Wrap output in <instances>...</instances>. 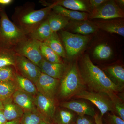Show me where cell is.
I'll list each match as a JSON object with an SVG mask.
<instances>
[{
  "label": "cell",
  "mask_w": 124,
  "mask_h": 124,
  "mask_svg": "<svg viewBox=\"0 0 124 124\" xmlns=\"http://www.w3.org/2000/svg\"><path fill=\"white\" fill-rule=\"evenodd\" d=\"M54 3L55 5L71 10L89 12L88 8L86 4L80 0H60L57 1Z\"/></svg>",
  "instance_id": "cell-23"
},
{
  "label": "cell",
  "mask_w": 124,
  "mask_h": 124,
  "mask_svg": "<svg viewBox=\"0 0 124 124\" xmlns=\"http://www.w3.org/2000/svg\"><path fill=\"white\" fill-rule=\"evenodd\" d=\"M7 122L3 113V110H0V124H4Z\"/></svg>",
  "instance_id": "cell-38"
},
{
  "label": "cell",
  "mask_w": 124,
  "mask_h": 124,
  "mask_svg": "<svg viewBox=\"0 0 124 124\" xmlns=\"http://www.w3.org/2000/svg\"><path fill=\"white\" fill-rule=\"evenodd\" d=\"M59 83V80L41 72L35 85L38 92L54 100Z\"/></svg>",
  "instance_id": "cell-10"
},
{
  "label": "cell",
  "mask_w": 124,
  "mask_h": 124,
  "mask_svg": "<svg viewBox=\"0 0 124 124\" xmlns=\"http://www.w3.org/2000/svg\"><path fill=\"white\" fill-rule=\"evenodd\" d=\"M2 8L1 7H0V12L1 10V9H2Z\"/></svg>",
  "instance_id": "cell-43"
},
{
  "label": "cell",
  "mask_w": 124,
  "mask_h": 124,
  "mask_svg": "<svg viewBox=\"0 0 124 124\" xmlns=\"http://www.w3.org/2000/svg\"><path fill=\"white\" fill-rule=\"evenodd\" d=\"M107 73L109 78L116 85L123 88L124 85V69L119 65L111 66L107 68Z\"/></svg>",
  "instance_id": "cell-21"
},
{
  "label": "cell",
  "mask_w": 124,
  "mask_h": 124,
  "mask_svg": "<svg viewBox=\"0 0 124 124\" xmlns=\"http://www.w3.org/2000/svg\"><path fill=\"white\" fill-rule=\"evenodd\" d=\"M12 97L14 102L23 110L29 111L35 109V99L32 95L19 89L16 90Z\"/></svg>",
  "instance_id": "cell-13"
},
{
  "label": "cell",
  "mask_w": 124,
  "mask_h": 124,
  "mask_svg": "<svg viewBox=\"0 0 124 124\" xmlns=\"http://www.w3.org/2000/svg\"><path fill=\"white\" fill-rule=\"evenodd\" d=\"M117 2H119V4L120 5H121L122 6L124 5V0H120L117 1Z\"/></svg>",
  "instance_id": "cell-41"
},
{
  "label": "cell",
  "mask_w": 124,
  "mask_h": 124,
  "mask_svg": "<svg viewBox=\"0 0 124 124\" xmlns=\"http://www.w3.org/2000/svg\"><path fill=\"white\" fill-rule=\"evenodd\" d=\"M76 124H93L92 122L84 116H79L76 120Z\"/></svg>",
  "instance_id": "cell-34"
},
{
  "label": "cell",
  "mask_w": 124,
  "mask_h": 124,
  "mask_svg": "<svg viewBox=\"0 0 124 124\" xmlns=\"http://www.w3.org/2000/svg\"><path fill=\"white\" fill-rule=\"evenodd\" d=\"M54 5L52 8L57 13L60 14L68 18L76 21L86 20L89 16L87 13L68 9L60 6Z\"/></svg>",
  "instance_id": "cell-18"
},
{
  "label": "cell",
  "mask_w": 124,
  "mask_h": 124,
  "mask_svg": "<svg viewBox=\"0 0 124 124\" xmlns=\"http://www.w3.org/2000/svg\"><path fill=\"white\" fill-rule=\"evenodd\" d=\"M40 43L34 39H25L14 48V51L17 55L26 58L39 67L44 59L40 50Z\"/></svg>",
  "instance_id": "cell-6"
},
{
  "label": "cell",
  "mask_w": 124,
  "mask_h": 124,
  "mask_svg": "<svg viewBox=\"0 0 124 124\" xmlns=\"http://www.w3.org/2000/svg\"><path fill=\"white\" fill-rule=\"evenodd\" d=\"M3 102V113L6 120L9 121L17 120L23 115V109L9 99Z\"/></svg>",
  "instance_id": "cell-15"
},
{
  "label": "cell",
  "mask_w": 124,
  "mask_h": 124,
  "mask_svg": "<svg viewBox=\"0 0 124 124\" xmlns=\"http://www.w3.org/2000/svg\"><path fill=\"white\" fill-rule=\"evenodd\" d=\"M14 73L11 66L0 68V82L12 81Z\"/></svg>",
  "instance_id": "cell-32"
},
{
  "label": "cell",
  "mask_w": 124,
  "mask_h": 124,
  "mask_svg": "<svg viewBox=\"0 0 124 124\" xmlns=\"http://www.w3.org/2000/svg\"><path fill=\"white\" fill-rule=\"evenodd\" d=\"M15 79L20 89L22 91L32 95H35L38 93L35 85L26 78L16 75Z\"/></svg>",
  "instance_id": "cell-24"
},
{
  "label": "cell",
  "mask_w": 124,
  "mask_h": 124,
  "mask_svg": "<svg viewBox=\"0 0 124 124\" xmlns=\"http://www.w3.org/2000/svg\"><path fill=\"white\" fill-rule=\"evenodd\" d=\"M60 36L65 46L66 54L70 58L77 55L90 40L88 36L74 34L66 31H61Z\"/></svg>",
  "instance_id": "cell-5"
},
{
  "label": "cell",
  "mask_w": 124,
  "mask_h": 124,
  "mask_svg": "<svg viewBox=\"0 0 124 124\" xmlns=\"http://www.w3.org/2000/svg\"><path fill=\"white\" fill-rule=\"evenodd\" d=\"M61 79L60 94L62 98H70L85 90V84L76 63L66 69Z\"/></svg>",
  "instance_id": "cell-4"
},
{
  "label": "cell",
  "mask_w": 124,
  "mask_h": 124,
  "mask_svg": "<svg viewBox=\"0 0 124 124\" xmlns=\"http://www.w3.org/2000/svg\"><path fill=\"white\" fill-rule=\"evenodd\" d=\"M79 69L85 85L93 92L102 93L108 96L123 89L113 83L103 71L95 66L88 54L82 57Z\"/></svg>",
  "instance_id": "cell-1"
},
{
  "label": "cell",
  "mask_w": 124,
  "mask_h": 124,
  "mask_svg": "<svg viewBox=\"0 0 124 124\" xmlns=\"http://www.w3.org/2000/svg\"><path fill=\"white\" fill-rule=\"evenodd\" d=\"M102 117V116L101 115H100L99 114L95 113L94 117L96 124H104L103 122Z\"/></svg>",
  "instance_id": "cell-36"
},
{
  "label": "cell",
  "mask_w": 124,
  "mask_h": 124,
  "mask_svg": "<svg viewBox=\"0 0 124 124\" xmlns=\"http://www.w3.org/2000/svg\"><path fill=\"white\" fill-rule=\"evenodd\" d=\"M16 90V87L12 81L0 82V100L2 102L11 98Z\"/></svg>",
  "instance_id": "cell-26"
},
{
  "label": "cell",
  "mask_w": 124,
  "mask_h": 124,
  "mask_svg": "<svg viewBox=\"0 0 124 124\" xmlns=\"http://www.w3.org/2000/svg\"><path fill=\"white\" fill-rule=\"evenodd\" d=\"M107 121L108 124H124V121L114 114L108 113Z\"/></svg>",
  "instance_id": "cell-33"
},
{
  "label": "cell",
  "mask_w": 124,
  "mask_h": 124,
  "mask_svg": "<svg viewBox=\"0 0 124 124\" xmlns=\"http://www.w3.org/2000/svg\"><path fill=\"white\" fill-rule=\"evenodd\" d=\"M49 15L47 19L51 31L53 32H57L69 24V19L60 14L56 13Z\"/></svg>",
  "instance_id": "cell-20"
},
{
  "label": "cell",
  "mask_w": 124,
  "mask_h": 124,
  "mask_svg": "<svg viewBox=\"0 0 124 124\" xmlns=\"http://www.w3.org/2000/svg\"><path fill=\"white\" fill-rule=\"evenodd\" d=\"M79 98L89 100L99 109L103 116L108 111L115 112L113 103L107 95L93 91L83 90L75 95Z\"/></svg>",
  "instance_id": "cell-7"
},
{
  "label": "cell",
  "mask_w": 124,
  "mask_h": 124,
  "mask_svg": "<svg viewBox=\"0 0 124 124\" xmlns=\"http://www.w3.org/2000/svg\"><path fill=\"white\" fill-rule=\"evenodd\" d=\"M40 50L43 58L50 62L63 63L60 56L43 42L40 43Z\"/></svg>",
  "instance_id": "cell-27"
},
{
  "label": "cell",
  "mask_w": 124,
  "mask_h": 124,
  "mask_svg": "<svg viewBox=\"0 0 124 124\" xmlns=\"http://www.w3.org/2000/svg\"><path fill=\"white\" fill-rule=\"evenodd\" d=\"M53 33L51 31L47 19H45L32 33L31 38L40 42H44Z\"/></svg>",
  "instance_id": "cell-17"
},
{
  "label": "cell",
  "mask_w": 124,
  "mask_h": 124,
  "mask_svg": "<svg viewBox=\"0 0 124 124\" xmlns=\"http://www.w3.org/2000/svg\"><path fill=\"white\" fill-rule=\"evenodd\" d=\"M54 5V3L45 8L36 10L25 9L19 11L14 18L15 24L25 35L31 34L45 20Z\"/></svg>",
  "instance_id": "cell-2"
},
{
  "label": "cell",
  "mask_w": 124,
  "mask_h": 124,
  "mask_svg": "<svg viewBox=\"0 0 124 124\" xmlns=\"http://www.w3.org/2000/svg\"><path fill=\"white\" fill-rule=\"evenodd\" d=\"M113 103L114 110L118 116L124 121V104L123 101L116 94L113 93L108 95Z\"/></svg>",
  "instance_id": "cell-30"
},
{
  "label": "cell",
  "mask_w": 124,
  "mask_h": 124,
  "mask_svg": "<svg viewBox=\"0 0 124 124\" xmlns=\"http://www.w3.org/2000/svg\"><path fill=\"white\" fill-rule=\"evenodd\" d=\"M98 28L111 33H116L124 37V26L122 23L118 21H107L95 23Z\"/></svg>",
  "instance_id": "cell-19"
},
{
  "label": "cell",
  "mask_w": 124,
  "mask_h": 124,
  "mask_svg": "<svg viewBox=\"0 0 124 124\" xmlns=\"http://www.w3.org/2000/svg\"><path fill=\"white\" fill-rule=\"evenodd\" d=\"M124 17V11L116 1L108 0L99 7L94 8L89 16L90 18L104 20Z\"/></svg>",
  "instance_id": "cell-8"
},
{
  "label": "cell",
  "mask_w": 124,
  "mask_h": 124,
  "mask_svg": "<svg viewBox=\"0 0 124 124\" xmlns=\"http://www.w3.org/2000/svg\"><path fill=\"white\" fill-rule=\"evenodd\" d=\"M4 109V106H3V102L2 101L0 100V110H3Z\"/></svg>",
  "instance_id": "cell-40"
},
{
  "label": "cell",
  "mask_w": 124,
  "mask_h": 124,
  "mask_svg": "<svg viewBox=\"0 0 124 124\" xmlns=\"http://www.w3.org/2000/svg\"><path fill=\"white\" fill-rule=\"evenodd\" d=\"M39 67L42 73L58 80L62 79L66 70L63 63L50 62L44 59Z\"/></svg>",
  "instance_id": "cell-12"
},
{
  "label": "cell",
  "mask_w": 124,
  "mask_h": 124,
  "mask_svg": "<svg viewBox=\"0 0 124 124\" xmlns=\"http://www.w3.org/2000/svg\"><path fill=\"white\" fill-rule=\"evenodd\" d=\"M16 55L13 49L0 48V68L16 66Z\"/></svg>",
  "instance_id": "cell-25"
},
{
  "label": "cell",
  "mask_w": 124,
  "mask_h": 124,
  "mask_svg": "<svg viewBox=\"0 0 124 124\" xmlns=\"http://www.w3.org/2000/svg\"><path fill=\"white\" fill-rule=\"evenodd\" d=\"M16 66L23 76L29 79L35 84L41 73L39 67L26 58L17 54Z\"/></svg>",
  "instance_id": "cell-9"
},
{
  "label": "cell",
  "mask_w": 124,
  "mask_h": 124,
  "mask_svg": "<svg viewBox=\"0 0 124 124\" xmlns=\"http://www.w3.org/2000/svg\"><path fill=\"white\" fill-rule=\"evenodd\" d=\"M4 124H19V123L17 120H16L10 121H7Z\"/></svg>",
  "instance_id": "cell-39"
},
{
  "label": "cell",
  "mask_w": 124,
  "mask_h": 124,
  "mask_svg": "<svg viewBox=\"0 0 124 124\" xmlns=\"http://www.w3.org/2000/svg\"><path fill=\"white\" fill-rule=\"evenodd\" d=\"M23 115V124H39L43 121L41 116L34 110L26 111Z\"/></svg>",
  "instance_id": "cell-31"
},
{
  "label": "cell",
  "mask_w": 124,
  "mask_h": 124,
  "mask_svg": "<svg viewBox=\"0 0 124 124\" xmlns=\"http://www.w3.org/2000/svg\"><path fill=\"white\" fill-rule=\"evenodd\" d=\"M55 118L58 124H70L73 123L75 115L70 111L61 110L59 111Z\"/></svg>",
  "instance_id": "cell-29"
},
{
  "label": "cell",
  "mask_w": 124,
  "mask_h": 124,
  "mask_svg": "<svg viewBox=\"0 0 124 124\" xmlns=\"http://www.w3.org/2000/svg\"><path fill=\"white\" fill-rule=\"evenodd\" d=\"M39 124H52L51 123H49L47 121H42Z\"/></svg>",
  "instance_id": "cell-42"
},
{
  "label": "cell",
  "mask_w": 124,
  "mask_h": 124,
  "mask_svg": "<svg viewBox=\"0 0 124 124\" xmlns=\"http://www.w3.org/2000/svg\"><path fill=\"white\" fill-rule=\"evenodd\" d=\"M73 124V123H72V124Z\"/></svg>",
  "instance_id": "cell-44"
},
{
  "label": "cell",
  "mask_w": 124,
  "mask_h": 124,
  "mask_svg": "<svg viewBox=\"0 0 124 124\" xmlns=\"http://www.w3.org/2000/svg\"><path fill=\"white\" fill-rule=\"evenodd\" d=\"M98 28L95 24L86 20L77 21L73 23L71 29L75 33L86 36L95 32Z\"/></svg>",
  "instance_id": "cell-16"
},
{
  "label": "cell",
  "mask_w": 124,
  "mask_h": 124,
  "mask_svg": "<svg viewBox=\"0 0 124 124\" xmlns=\"http://www.w3.org/2000/svg\"><path fill=\"white\" fill-rule=\"evenodd\" d=\"M35 99V104L41 113L45 116L53 119L55 115V106L53 99L39 92Z\"/></svg>",
  "instance_id": "cell-11"
},
{
  "label": "cell",
  "mask_w": 124,
  "mask_h": 124,
  "mask_svg": "<svg viewBox=\"0 0 124 124\" xmlns=\"http://www.w3.org/2000/svg\"><path fill=\"white\" fill-rule=\"evenodd\" d=\"M61 106L75 112L79 116L86 115L94 117L96 113L93 108L85 102L72 101L63 102L61 104Z\"/></svg>",
  "instance_id": "cell-14"
},
{
  "label": "cell",
  "mask_w": 124,
  "mask_h": 124,
  "mask_svg": "<svg viewBox=\"0 0 124 124\" xmlns=\"http://www.w3.org/2000/svg\"><path fill=\"white\" fill-rule=\"evenodd\" d=\"M43 42L52 49L60 57H66V51L57 32H53L47 39Z\"/></svg>",
  "instance_id": "cell-22"
},
{
  "label": "cell",
  "mask_w": 124,
  "mask_h": 124,
  "mask_svg": "<svg viewBox=\"0 0 124 124\" xmlns=\"http://www.w3.org/2000/svg\"><path fill=\"white\" fill-rule=\"evenodd\" d=\"M112 50L106 44H101L95 47L93 51V56L97 59L100 60H107L110 57Z\"/></svg>",
  "instance_id": "cell-28"
},
{
  "label": "cell",
  "mask_w": 124,
  "mask_h": 124,
  "mask_svg": "<svg viewBox=\"0 0 124 124\" xmlns=\"http://www.w3.org/2000/svg\"><path fill=\"white\" fill-rule=\"evenodd\" d=\"M0 18V48L13 49L26 39V35L10 20L2 8Z\"/></svg>",
  "instance_id": "cell-3"
},
{
  "label": "cell",
  "mask_w": 124,
  "mask_h": 124,
  "mask_svg": "<svg viewBox=\"0 0 124 124\" xmlns=\"http://www.w3.org/2000/svg\"><path fill=\"white\" fill-rule=\"evenodd\" d=\"M107 1L106 0H90L89 3L91 7L95 8Z\"/></svg>",
  "instance_id": "cell-35"
},
{
  "label": "cell",
  "mask_w": 124,
  "mask_h": 124,
  "mask_svg": "<svg viewBox=\"0 0 124 124\" xmlns=\"http://www.w3.org/2000/svg\"><path fill=\"white\" fill-rule=\"evenodd\" d=\"M14 1L13 0H0V6H6L10 5Z\"/></svg>",
  "instance_id": "cell-37"
}]
</instances>
